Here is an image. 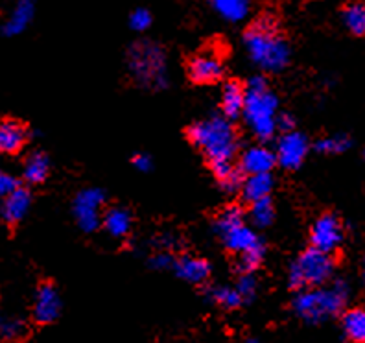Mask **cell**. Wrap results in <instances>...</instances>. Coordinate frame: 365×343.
Wrapping results in <instances>:
<instances>
[{"instance_id":"obj_17","label":"cell","mask_w":365,"mask_h":343,"mask_svg":"<svg viewBox=\"0 0 365 343\" xmlns=\"http://www.w3.org/2000/svg\"><path fill=\"white\" fill-rule=\"evenodd\" d=\"M28 140V131L19 121H4L0 124V150L2 153H17Z\"/></svg>"},{"instance_id":"obj_20","label":"cell","mask_w":365,"mask_h":343,"mask_svg":"<svg viewBox=\"0 0 365 343\" xmlns=\"http://www.w3.org/2000/svg\"><path fill=\"white\" fill-rule=\"evenodd\" d=\"M273 190V178L272 174H251L244 179L242 185V198L250 203L269 198Z\"/></svg>"},{"instance_id":"obj_35","label":"cell","mask_w":365,"mask_h":343,"mask_svg":"<svg viewBox=\"0 0 365 343\" xmlns=\"http://www.w3.org/2000/svg\"><path fill=\"white\" fill-rule=\"evenodd\" d=\"M174 262L175 260L172 259L168 253H157L153 255L152 260H150L152 267H155V270H168V267H174Z\"/></svg>"},{"instance_id":"obj_26","label":"cell","mask_w":365,"mask_h":343,"mask_svg":"<svg viewBox=\"0 0 365 343\" xmlns=\"http://www.w3.org/2000/svg\"><path fill=\"white\" fill-rule=\"evenodd\" d=\"M209 297L210 301L227 308V310H235L244 304V299H242L240 292L236 290V286H214L209 290Z\"/></svg>"},{"instance_id":"obj_34","label":"cell","mask_w":365,"mask_h":343,"mask_svg":"<svg viewBox=\"0 0 365 343\" xmlns=\"http://www.w3.org/2000/svg\"><path fill=\"white\" fill-rule=\"evenodd\" d=\"M19 188H21V183H19V179L15 178V175L6 174V172L0 174V194H2V196H9V194H14L15 190H19Z\"/></svg>"},{"instance_id":"obj_36","label":"cell","mask_w":365,"mask_h":343,"mask_svg":"<svg viewBox=\"0 0 365 343\" xmlns=\"http://www.w3.org/2000/svg\"><path fill=\"white\" fill-rule=\"evenodd\" d=\"M133 166L138 170V172H150L153 163L146 153H137V155H133Z\"/></svg>"},{"instance_id":"obj_5","label":"cell","mask_w":365,"mask_h":343,"mask_svg":"<svg viewBox=\"0 0 365 343\" xmlns=\"http://www.w3.org/2000/svg\"><path fill=\"white\" fill-rule=\"evenodd\" d=\"M128 68L144 87H166V53L152 41H137L128 50Z\"/></svg>"},{"instance_id":"obj_8","label":"cell","mask_w":365,"mask_h":343,"mask_svg":"<svg viewBox=\"0 0 365 343\" xmlns=\"http://www.w3.org/2000/svg\"><path fill=\"white\" fill-rule=\"evenodd\" d=\"M343 242V225L332 213L321 214L310 229V244L325 253H334Z\"/></svg>"},{"instance_id":"obj_22","label":"cell","mask_w":365,"mask_h":343,"mask_svg":"<svg viewBox=\"0 0 365 343\" xmlns=\"http://www.w3.org/2000/svg\"><path fill=\"white\" fill-rule=\"evenodd\" d=\"M341 329L352 343H365V310L351 308L341 316Z\"/></svg>"},{"instance_id":"obj_31","label":"cell","mask_w":365,"mask_h":343,"mask_svg":"<svg viewBox=\"0 0 365 343\" xmlns=\"http://www.w3.org/2000/svg\"><path fill=\"white\" fill-rule=\"evenodd\" d=\"M0 334L6 343L19 342L26 334V325L23 319H17V317H4L0 323Z\"/></svg>"},{"instance_id":"obj_21","label":"cell","mask_w":365,"mask_h":343,"mask_svg":"<svg viewBox=\"0 0 365 343\" xmlns=\"http://www.w3.org/2000/svg\"><path fill=\"white\" fill-rule=\"evenodd\" d=\"M212 168L214 178L218 179L220 187L225 192L232 194L236 190H242V185H244V179H242V174L238 172L232 160H223V163H214L210 165Z\"/></svg>"},{"instance_id":"obj_14","label":"cell","mask_w":365,"mask_h":343,"mask_svg":"<svg viewBox=\"0 0 365 343\" xmlns=\"http://www.w3.org/2000/svg\"><path fill=\"white\" fill-rule=\"evenodd\" d=\"M174 272L179 279L190 282V285H201L210 275V266L205 259L182 255L174 262Z\"/></svg>"},{"instance_id":"obj_39","label":"cell","mask_w":365,"mask_h":343,"mask_svg":"<svg viewBox=\"0 0 365 343\" xmlns=\"http://www.w3.org/2000/svg\"><path fill=\"white\" fill-rule=\"evenodd\" d=\"M364 281H365V260H364Z\"/></svg>"},{"instance_id":"obj_23","label":"cell","mask_w":365,"mask_h":343,"mask_svg":"<svg viewBox=\"0 0 365 343\" xmlns=\"http://www.w3.org/2000/svg\"><path fill=\"white\" fill-rule=\"evenodd\" d=\"M210 6L229 23H240L250 14V0H210Z\"/></svg>"},{"instance_id":"obj_7","label":"cell","mask_w":365,"mask_h":343,"mask_svg":"<svg viewBox=\"0 0 365 343\" xmlns=\"http://www.w3.org/2000/svg\"><path fill=\"white\" fill-rule=\"evenodd\" d=\"M103 203L106 194L100 188H85L78 192L72 203V214L81 231L93 232L102 225Z\"/></svg>"},{"instance_id":"obj_32","label":"cell","mask_w":365,"mask_h":343,"mask_svg":"<svg viewBox=\"0 0 365 343\" xmlns=\"http://www.w3.org/2000/svg\"><path fill=\"white\" fill-rule=\"evenodd\" d=\"M236 290L240 292L244 303L251 301L257 294V279L253 277V273H240L238 281H236Z\"/></svg>"},{"instance_id":"obj_15","label":"cell","mask_w":365,"mask_h":343,"mask_svg":"<svg viewBox=\"0 0 365 343\" xmlns=\"http://www.w3.org/2000/svg\"><path fill=\"white\" fill-rule=\"evenodd\" d=\"M31 205V196L26 188H19L14 194L4 198V203H2V218H4L6 223L14 225V223H19L24 218L30 210Z\"/></svg>"},{"instance_id":"obj_12","label":"cell","mask_w":365,"mask_h":343,"mask_svg":"<svg viewBox=\"0 0 365 343\" xmlns=\"http://www.w3.org/2000/svg\"><path fill=\"white\" fill-rule=\"evenodd\" d=\"M218 237L222 238L223 245L236 255H242L245 253V251L255 250L257 245L262 244L259 235H257L250 225H245V222L238 223V225H232V227L218 232Z\"/></svg>"},{"instance_id":"obj_29","label":"cell","mask_w":365,"mask_h":343,"mask_svg":"<svg viewBox=\"0 0 365 343\" xmlns=\"http://www.w3.org/2000/svg\"><path fill=\"white\" fill-rule=\"evenodd\" d=\"M242 222H244V210L238 205H227L218 214V218L214 222V231L218 235V232L225 231V229L232 227V225H238Z\"/></svg>"},{"instance_id":"obj_10","label":"cell","mask_w":365,"mask_h":343,"mask_svg":"<svg viewBox=\"0 0 365 343\" xmlns=\"http://www.w3.org/2000/svg\"><path fill=\"white\" fill-rule=\"evenodd\" d=\"M61 314V295L52 282H43L34 297L31 316L39 325H50Z\"/></svg>"},{"instance_id":"obj_37","label":"cell","mask_w":365,"mask_h":343,"mask_svg":"<svg viewBox=\"0 0 365 343\" xmlns=\"http://www.w3.org/2000/svg\"><path fill=\"white\" fill-rule=\"evenodd\" d=\"M277 128L279 130H282V133H286V131H294L295 128V121L294 116L292 115H279V118H277Z\"/></svg>"},{"instance_id":"obj_19","label":"cell","mask_w":365,"mask_h":343,"mask_svg":"<svg viewBox=\"0 0 365 343\" xmlns=\"http://www.w3.org/2000/svg\"><path fill=\"white\" fill-rule=\"evenodd\" d=\"M131 214L130 210L122 209V207H111L109 210L103 213L102 225L107 231V235L113 238H125L131 231Z\"/></svg>"},{"instance_id":"obj_25","label":"cell","mask_w":365,"mask_h":343,"mask_svg":"<svg viewBox=\"0 0 365 343\" xmlns=\"http://www.w3.org/2000/svg\"><path fill=\"white\" fill-rule=\"evenodd\" d=\"M343 24L354 36H365V2H351L343 9Z\"/></svg>"},{"instance_id":"obj_27","label":"cell","mask_w":365,"mask_h":343,"mask_svg":"<svg viewBox=\"0 0 365 343\" xmlns=\"http://www.w3.org/2000/svg\"><path fill=\"white\" fill-rule=\"evenodd\" d=\"M250 218L255 227H259V229L272 225L273 218H275V207H273V201L269 200V198H264V200L251 203Z\"/></svg>"},{"instance_id":"obj_24","label":"cell","mask_w":365,"mask_h":343,"mask_svg":"<svg viewBox=\"0 0 365 343\" xmlns=\"http://www.w3.org/2000/svg\"><path fill=\"white\" fill-rule=\"evenodd\" d=\"M50 172V160L43 152H34L24 163V179L30 185H41L46 181Z\"/></svg>"},{"instance_id":"obj_4","label":"cell","mask_w":365,"mask_h":343,"mask_svg":"<svg viewBox=\"0 0 365 343\" xmlns=\"http://www.w3.org/2000/svg\"><path fill=\"white\" fill-rule=\"evenodd\" d=\"M349 299V285L334 281L330 286L304 288L294 299V312L307 323H321L329 317L338 316Z\"/></svg>"},{"instance_id":"obj_9","label":"cell","mask_w":365,"mask_h":343,"mask_svg":"<svg viewBox=\"0 0 365 343\" xmlns=\"http://www.w3.org/2000/svg\"><path fill=\"white\" fill-rule=\"evenodd\" d=\"M310 144L307 135L299 131H286L277 143V163L286 170H295L303 165L308 155Z\"/></svg>"},{"instance_id":"obj_3","label":"cell","mask_w":365,"mask_h":343,"mask_svg":"<svg viewBox=\"0 0 365 343\" xmlns=\"http://www.w3.org/2000/svg\"><path fill=\"white\" fill-rule=\"evenodd\" d=\"M187 137L197 150H201L210 165L232 160L238 148L235 128L229 118L223 116H210L207 121L192 124L187 131Z\"/></svg>"},{"instance_id":"obj_11","label":"cell","mask_w":365,"mask_h":343,"mask_svg":"<svg viewBox=\"0 0 365 343\" xmlns=\"http://www.w3.org/2000/svg\"><path fill=\"white\" fill-rule=\"evenodd\" d=\"M188 76L200 85L214 83L223 76V63L216 53H197L188 63Z\"/></svg>"},{"instance_id":"obj_16","label":"cell","mask_w":365,"mask_h":343,"mask_svg":"<svg viewBox=\"0 0 365 343\" xmlns=\"http://www.w3.org/2000/svg\"><path fill=\"white\" fill-rule=\"evenodd\" d=\"M34 11H36V6L31 0H19L15 8L11 9L9 17L6 19L4 26H2V34L8 37H15L19 34H23L28 28V24L31 23L34 19Z\"/></svg>"},{"instance_id":"obj_18","label":"cell","mask_w":365,"mask_h":343,"mask_svg":"<svg viewBox=\"0 0 365 343\" xmlns=\"http://www.w3.org/2000/svg\"><path fill=\"white\" fill-rule=\"evenodd\" d=\"M245 106V87L238 81H227L222 89V111L225 118L235 121L240 115H244Z\"/></svg>"},{"instance_id":"obj_28","label":"cell","mask_w":365,"mask_h":343,"mask_svg":"<svg viewBox=\"0 0 365 343\" xmlns=\"http://www.w3.org/2000/svg\"><path fill=\"white\" fill-rule=\"evenodd\" d=\"M264 255H266V247H264V244L257 245L255 250L245 251V253L238 255V264H236L238 272H240V273H253L255 270H257V267L262 264Z\"/></svg>"},{"instance_id":"obj_30","label":"cell","mask_w":365,"mask_h":343,"mask_svg":"<svg viewBox=\"0 0 365 343\" xmlns=\"http://www.w3.org/2000/svg\"><path fill=\"white\" fill-rule=\"evenodd\" d=\"M351 146V140L345 135H330V137L321 138L316 143V150L325 155H334V153H343Z\"/></svg>"},{"instance_id":"obj_1","label":"cell","mask_w":365,"mask_h":343,"mask_svg":"<svg viewBox=\"0 0 365 343\" xmlns=\"http://www.w3.org/2000/svg\"><path fill=\"white\" fill-rule=\"evenodd\" d=\"M244 46L251 61L262 71L281 72L289 61V46L272 15H262L245 30Z\"/></svg>"},{"instance_id":"obj_13","label":"cell","mask_w":365,"mask_h":343,"mask_svg":"<svg viewBox=\"0 0 365 343\" xmlns=\"http://www.w3.org/2000/svg\"><path fill=\"white\" fill-rule=\"evenodd\" d=\"M277 165V155L262 144L250 146L244 150L240 157V170L247 175L251 174H269Z\"/></svg>"},{"instance_id":"obj_6","label":"cell","mask_w":365,"mask_h":343,"mask_svg":"<svg viewBox=\"0 0 365 343\" xmlns=\"http://www.w3.org/2000/svg\"><path fill=\"white\" fill-rule=\"evenodd\" d=\"M334 259L332 253L310 247L299 255L288 273V285L294 290H304V288H317L323 286L330 277L334 275Z\"/></svg>"},{"instance_id":"obj_2","label":"cell","mask_w":365,"mask_h":343,"mask_svg":"<svg viewBox=\"0 0 365 343\" xmlns=\"http://www.w3.org/2000/svg\"><path fill=\"white\" fill-rule=\"evenodd\" d=\"M244 121L259 140H269L275 135L279 118V100L267 89L262 76H253L245 87Z\"/></svg>"},{"instance_id":"obj_38","label":"cell","mask_w":365,"mask_h":343,"mask_svg":"<svg viewBox=\"0 0 365 343\" xmlns=\"http://www.w3.org/2000/svg\"><path fill=\"white\" fill-rule=\"evenodd\" d=\"M244 343H260V342L257 338H247Z\"/></svg>"},{"instance_id":"obj_33","label":"cell","mask_w":365,"mask_h":343,"mask_svg":"<svg viewBox=\"0 0 365 343\" xmlns=\"http://www.w3.org/2000/svg\"><path fill=\"white\" fill-rule=\"evenodd\" d=\"M130 26L135 31H144L152 26V14L144 8L135 9L133 14L130 15Z\"/></svg>"}]
</instances>
